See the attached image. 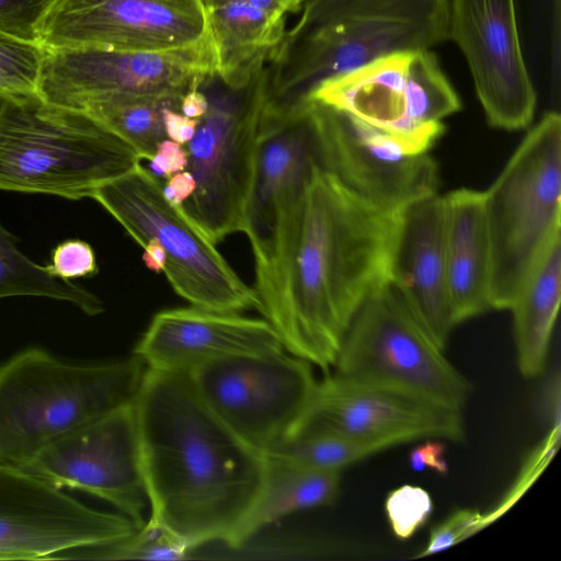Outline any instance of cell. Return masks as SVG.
<instances>
[{
  "label": "cell",
  "mask_w": 561,
  "mask_h": 561,
  "mask_svg": "<svg viewBox=\"0 0 561 561\" xmlns=\"http://www.w3.org/2000/svg\"><path fill=\"white\" fill-rule=\"evenodd\" d=\"M400 210L359 197L318 167L254 254L257 310L291 355L329 371L365 300L389 284Z\"/></svg>",
  "instance_id": "cell-1"
},
{
  "label": "cell",
  "mask_w": 561,
  "mask_h": 561,
  "mask_svg": "<svg viewBox=\"0 0 561 561\" xmlns=\"http://www.w3.org/2000/svg\"><path fill=\"white\" fill-rule=\"evenodd\" d=\"M135 410L150 519L192 549L227 543L259 494L265 456L215 415L187 370L148 367Z\"/></svg>",
  "instance_id": "cell-2"
},
{
  "label": "cell",
  "mask_w": 561,
  "mask_h": 561,
  "mask_svg": "<svg viewBox=\"0 0 561 561\" xmlns=\"http://www.w3.org/2000/svg\"><path fill=\"white\" fill-rule=\"evenodd\" d=\"M265 65L267 102H306L324 81L379 57L448 38V0H304Z\"/></svg>",
  "instance_id": "cell-3"
},
{
  "label": "cell",
  "mask_w": 561,
  "mask_h": 561,
  "mask_svg": "<svg viewBox=\"0 0 561 561\" xmlns=\"http://www.w3.org/2000/svg\"><path fill=\"white\" fill-rule=\"evenodd\" d=\"M146 362L77 363L27 347L0 364V463L24 468L44 448L136 401Z\"/></svg>",
  "instance_id": "cell-4"
},
{
  "label": "cell",
  "mask_w": 561,
  "mask_h": 561,
  "mask_svg": "<svg viewBox=\"0 0 561 561\" xmlns=\"http://www.w3.org/2000/svg\"><path fill=\"white\" fill-rule=\"evenodd\" d=\"M140 161L133 147L83 111L39 96H0V191L91 198Z\"/></svg>",
  "instance_id": "cell-5"
},
{
  "label": "cell",
  "mask_w": 561,
  "mask_h": 561,
  "mask_svg": "<svg viewBox=\"0 0 561 561\" xmlns=\"http://www.w3.org/2000/svg\"><path fill=\"white\" fill-rule=\"evenodd\" d=\"M483 197L490 306L511 309L543 252L560 236L559 113L548 112L528 131Z\"/></svg>",
  "instance_id": "cell-6"
},
{
  "label": "cell",
  "mask_w": 561,
  "mask_h": 561,
  "mask_svg": "<svg viewBox=\"0 0 561 561\" xmlns=\"http://www.w3.org/2000/svg\"><path fill=\"white\" fill-rule=\"evenodd\" d=\"M208 107L187 142V169L196 188L182 208L214 242L244 232L261 116L267 102L265 66L241 87L217 73L199 87Z\"/></svg>",
  "instance_id": "cell-7"
},
{
  "label": "cell",
  "mask_w": 561,
  "mask_h": 561,
  "mask_svg": "<svg viewBox=\"0 0 561 561\" xmlns=\"http://www.w3.org/2000/svg\"><path fill=\"white\" fill-rule=\"evenodd\" d=\"M163 181L138 163L100 186L98 202L141 247L158 241L167 254L163 273L191 306L221 312L259 308L257 297L214 243L184 213L170 204Z\"/></svg>",
  "instance_id": "cell-8"
},
{
  "label": "cell",
  "mask_w": 561,
  "mask_h": 561,
  "mask_svg": "<svg viewBox=\"0 0 561 561\" xmlns=\"http://www.w3.org/2000/svg\"><path fill=\"white\" fill-rule=\"evenodd\" d=\"M393 137L412 153L430 152L444 119L461 102L431 49L379 57L322 82L309 96Z\"/></svg>",
  "instance_id": "cell-9"
},
{
  "label": "cell",
  "mask_w": 561,
  "mask_h": 561,
  "mask_svg": "<svg viewBox=\"0 0 561 561\" xmlns=\"http://www.w3.org/2000/svg\"><path fill=\"white\" fill-rule=\"evenodd\" d=\"M389 285L373 293L344 335L335 373L462 409L468 380L448 362Z\"/></svg>",
  "instance_id": "cell-10"
},
{
  "label": "cell",
  "mask_w": 561,
  "mask_h": 561,
  "mask_svg": "<svg viewBox=\"0 0 561 561\" xmlns=\"http://www.w3.org/2000/svg\"><path fill=\"white\" fill-rule=\"evenodd\" d=\"M188 373L215 415L264 456L301 428L318 383L309 362L284 351L227 356Z\"/></svg>",
  "instance_id": "cell-11"
},
{
  "label": "cell",
  "mask_w": 561,
  "mask_h": 561,
  "mask_svg": "<svg viewBox=\"0 0 561 561\" xmlns=\"http://www.w3.org/2000/svg\"><path fill=\"white\" fill-rule=\"evenodd\" d=\"M215 72L208 35L170 50L45 48L37 94L47 103L81 111L112 94L182 98Z\"/></svg>",
  "instance_id": "cell-12"
},
{
  "label": "cell",
  "mask_w": 561,
  "mask_h": 561,
  "mask_svg": "<svg viewBox=\"0 0 561 561\" xmlns=\"http://www.w3.org/2000/svg\"><path fill=\"white\" fill-rule=\"evenodd\" d=\"M137 529L121 513L90 507L25 468L0 463V560L60 559Z\"/></svg>",
  "instance_id": "cell-13"
},
{
  "label": "cell",
  "mask_w": 561,
  "mask_h": 561,
  "mask_svg": "<svg viewBox=\"0 0 561 561\" xmlns=\"http://www.w3.org/2000/svg\"><path fill=\"white\" fill-rule=\"evenodd\" d=\"M322 169L365 201L399 210L437 193L438 168L360 119L309 100Z\"/></svg>",
  "instance_id": "cell-14"
},
{
  "label": "cell",
  "mask_w": 561,
  "mask_h": 561,
  "mask_svg": "<svg viewBox=\"0 0 561 561\" xmlns=\"http://www.w3.org/2000/svg\"><path fill=\"white\" fill-rule=\"evenodd\" d=\"M24 468L60 489L80 490L112 504L138 528L146 523L135 402L50 444Z\"/></svg>",
  "instance_id": "cell-15"
},
{
  "label": "cell",
  "mask_w": 561,
  "mask_h": 561,
  "mask_svg": "<svg viewBox=\"0 0 561 561\" xmlns=\"http://www.w3.org/2000/svg\"><path fill=\"white\" fill-rule=\"evenodd\" d=\"M448 38L462 51L488 123L530 125L536 92L524 58L515 0H448Z\"/></svg>",
  "instance_id": "cell-16"
},
{
  "label": "cell",
  "mask_w": 561,
  "mask_h": 561,
  "mask_svg": "<svg viewBox=\"0 0 561 561\" xmlns=\"http://www.w3.org/2000/svg\"><path fill=\"white\" fill-rule=\"evenodd\" d=\"M206 37L199 0H58L42 27L41 45L170 50Z\"/></svg>",
  "instance_id": "cell-17"
},
{
  "label": "cell",
  "mask_w": 561,
  "mask_h": 561,
  "mask_svg": "<svg viewBox=\"0 0 561 561\" xmlns=\"http://www.w3.org/2000/svg\"><path fill=\"white\" fill-rule=\"evenodd\" d=\"M304 425L331 430L380 450L422 438L457 442L465 436L462 409L336 373L317 383Z\"/></svg>",
  "instance_id": "cell-18"
},
{
  "label": "cell",
  "mask_w": 561,
  "mask_h": 561,
  "mask_svg": "<svg viewBox=\"0 0 561 561\" xmlns=\"http://www.w3.org/2000/svg\"><path fill=\"white\" fill-rule=\"evenodd\" d=\"M318 167L322 168L310 102L290 106L266 102L243 232L253 255L268 242L279 209L304 188Z\"/></svg>",
  "instance_id": "cell-19"
},
{
  "label": "cell",
  "mask_w": 561,
  "mask_h": 561,
  "mask_svg": "<svg viewBox=\"0 0 561 561\" xmlns=\"http://www.w3.org/2000/svg\"><path fill=\"white\" fill-rule=\"evenodd\" d=\"M283 351L278 333L265 319L190 306L157 312L133 354L149 368L190 371L227 356Z\"/></svg>",
  "instance_id": "cell-20"
},
{
  "label": "cell",
  "mask_w": 561,
  "mask_h": 561,
  "mask_svg": "<svg viewBox=\"0 0 561 561\" xmlns=\"http://www.w3.org/2000/svg\"><path fill=\"white\" fill-rule=\"evenodd\" d=\"M445 205L438 193L400 210L388 283L408 310L444 350L455 327L445 263Z\"/></svg>",
  "instance_id": "cell-21"
},
{
  "label": "cell",
  "mask_w": 561,
  "mask_h": 561,
  "mask_svg": "<svg viewBox=\"0 0 561 561\" xmlns=\"http://www.w3.org/2000/svg\"><path fill=\"white\" fill-rule=\"evenodd\" d=\"M217 76L245 84L268 61L285 34L286 16L304 0H199Z\"/></svg>",
  "instance_id": "cell-22"
},
{
  "label": "cell",
  "mask_w": 561,
  "mask_h": 561,
  "mask_svg": "<svg viewBox=\"0 0 561 561\" xmlns=\"http://www.w3.org/2000/svg\"><path fill=\"white\" fill-rule=\"evenodd\" d=\"M445 263L455 325L491 309L490 242L483 192L458 188L444 195Z\"/></svg>",
  "instance_id": "cell-23"
},
{
  "label": "cell",
  "mask_w": 561,
  "mask_h": 561,
  "mask_svg": "<svg viewBox=\"0 0 561 561\" xmlns=\"http://www.w3.org/2000/svg\"><path fill=\"white\" fill-rule=\"evenodd\" d=\"M264 479L248 515L227 545L241 547L278 519L304 510L332 505L340 492L341 471L302 468L265 456Z\"/></svg>",
  "instance_id": "cell-24"
},
{
  "label": "cell",
  "mask_w": 561,
  "mask_h": 561,
  "mask_svg": "<svg viewBox=\"0 0 561 561\" xmlns=\"http://www.w3.org/2000/svg\"><path fill=\"white\" fill-rule=\"evenodd\" d=\"M561 299V236L543 252L511 310L519 371L542 374Z\"/></svg>",
  "instance_id": "cell-25"
},
{
  "label": "cell",
  "mask_w": 561,
  "mask_h": 561,
  "mask_svg": "<svg viewBox=\"0 0 561 561\" xmlns=\"http://www.w3.org/2000/svg\"><path fill=\"white\" fill-rule=\"evenodd\" d=\"M181 100L179 96L112 94L88 102L81 111L126 141L140 160L150 161L158 144L167 138L164 112L180 111Z\"/></svg>",
  "instance_id": "cell-26"
},
{
  "label": "cell",
  "mask_w": 561,
  "mask_h": 561,
  "mask_svg": "<svg viewBox=\"0 0 561 561\" xmlns=\"http://www.w3.org/2000/svg\"><path fill=\"white\" fill-rule=\"evenodd\" d=\"M33 296L67 301L88 316L104 310L103 302L71 280L55 277L18 247L14 237L0 224V299Z\"/></svg>",
  "instance_id": "cell-27"
},
{
  "label": "cell",
  "mask_w": 561,
  "mask_h": 561,
  "mask_svg": "<svg viewBox=\"0 0 561 561\" xmlns=\"http://www.w3.org/2000/svg\"><path fill=\"white\" fill-rule=\"evenodd\" d=\"M380 451L376 446L344 434L304 425L291 438L265 455L286 462L323 471H341Z\"/></svg>",
  "instance_id": "cell-28"
},
{
  "label": "cell",
  "mask_w": 561,
  "mask_h": 561,
  "mask_svg": "<svg viewBox=\"0 0 561 561\" xmlns=\"http://www.w3.org/2000/svg\"><path fill=\"white\" fill-rule=\"evenodd\" d=\"M191 550L175 534L149 518L135 534L121 541L73 550L61 558L171 561L187 559Z\"/></svg>",
  "instance_id": "cell-29"
},
{
  "label": "cell",
  "mask_w": 561,
  "mask_h": 561,
  "mask_svg": "<svg viewBox=\"0 0 561 561\" xmlns=\"http://www.w3.org/2000/svg\"><path fill=\"white\" fill-rule=\"evenodd\" d=\"M45 48L0 33V96H38Z\"/></svg>",
  "instance_id": "cell-30"
},
{
  "label": "cell",
  "mask_w": 561,
  "mask_h": 561,
  "mask_svg": "<svg viewBox=\"0 0 561 561\" xmlns=\"http://www.w3.org/2000/svg\"><path fill=\"white\" fill-rule=\"evenodd\" d=\"M385 510L393 535L409 539L428 520L433 501L425 489L404 484L387 495Z\"/></svg>",
  "instance_id": "cell-31"
},
{
  "label": "cell",
  "mask_w": 561,
  "mask_h": 561,
  "mask_svg": "<svg viewBox=\"0 0 561 561\" xmlns=\"http://www.w3.org/2000/svg\"><path fill=\"white\" fill-rule=\"evenodd\" d=\"M58 0H0V33L41 44L44 22Z\"/></svg>",
  "instance_id": "cell-32"
},
{
  "label": "cell",
  "mask_w": 561,
  "mask_h": 561,
  "mask_svg": "<svg viewBox=\"0 0 561 561\" xmlns=\"http://www.w3.org/2000/svg\"><path fill=\"white\" fill-rule=\"evenodd\" d=\"M47 270L64 280L89 277L99 271L93 248L85 241L69 239L56 245L53 250Z\"/></svg>",
  "instance_id": "cell-33"
},
{
  "label": "cell",
  "mask_w": 561,
  "mask_h": 561,
  "mask_svg": "<svg viewBox=\"0 0 561 561\" xmlns=\"http://www.w3.org/2000/svg\"><path fill=\"white\" fill-rule=\"evenodd\" d=\"M486 517L479 511L459 510L431 530L425 549L417 557L442 552L486 526Z\"/></svg>",
  "instance_id": "cell-34"
},
{
  "label": "cell",
  "mask_w": 561,
  "mask_h": 561,
  "mask_svg": "<svg viewBox=\"0 0 561 561\" xmlns=\"http://www.w3.org/2000/svg\"><path fill=\"white\" fill-rule=\"evenodd\" d=\"M188 164V153L183 145L171 139L161 140L150 160L151 172L161 179L168 180L173 174L185 171Z\"/></svg>",
  "instance_id": "cell-35"
},
{
  "label": "cell",
  "mask_w": 561,
  "mask_h": 561,
  "mask_svg": "<svg viewBox=\"0 0 561 561\" xmlns=\"http://www.w3.org/2000/svg\"><path fill=\"white\" fill-rule=\"evenodd\" d=\"M445 451L443 443L428 439L410 451L409 465L414 471H423L430 468L440 474H446L448 463L445 459Z\"/></svg>",
  "instance_id": "cell-36"
},
{
  "label": "cell",
  "mask_w": 561,
  "mask_h": 561,
  "mask_svg": "<svg viewBox=\"0 0 561 561\" xmlns=\"http://www.w3.org/2000/svg\"><path fill=\"white\" fill-rule=\"evenodd\" d=\"M538 407L539 412L551 428L561 427L559 371L548 376L543 382L539 393Z\"/></svg>",
  "instance_id": "cell-37"
},
{
  "label": "cell",
  "mask_w": 561,
  "mask_h": 561,
  "mask_svg": "<svg viewBox=\"0 0 561 561\" xmlns=\"http://www.w3.org/2000/svg\"><path fill=\"white\" fill-rule=\"evenodd\" d=\"M199 118H190L180 111L169 108L164 112L167 138L180 144H187L194 136Z\"/></svg>",
  "instance_id": "cell-38"
},
{
  "label": "cell",
  "mask_w": 561,
  "mask_h": 561,
  "mask_svg": "<svg viewBox=\"0 0 561 561\" xmlns=\"http://www.w3.org/2000/svg\"><path fill=\"white\" fill-rule=\"evenodd\" d=\"M196 188V181L188 171H182L173 174L163 182L162 192L165 199L173 206H182V204L192 196Z\"/></svg>",
  "instance_id": "cell-39"
},
{
  "label": "cell",
  "mask_w": 561,
  "mask_h": 561,
  "mask_svg": "<svg viewBox=\"0 0 561 561\" xmlns=\"http://www.w3.org/2000/svg\"><path fill=\"white\" fill-rule=\"evenodd\" d=\"M207 107V95L198 88L182 96L180 111L190 118H201L206 113Z\"/></svg>",
  "instance_id": "cell-40"
},
{
  "label": "cell",
  "mask_w": 561,
  "mask_h": 561,
  "mask_svg": "<svg viewBox=\"0 0 561 561\" xmlns=\"http://www.w3.org/2000/svg\"><path fill=\"white\" fill-rule=\"evenodd\" d=\"M142 248V262L145 266L154 273L163 272L167 263V254L161 244L156 240H149Z\"/></svg>",
  "instance_id": "cell-41"
}]
</instances>
